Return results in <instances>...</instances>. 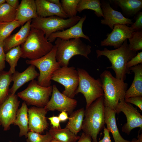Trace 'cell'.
<instances>
[{"mask_svg": "<svg viewBox=\"0 0 142 142\" xmlns=\"http://www.w3.org/2000/svg\"><path fill=\"white\" fill-rule=\"evenodd\" d=\"M116 111L117 114L123 112L126 118L127 122L122 127V131L129 135L134 128L138 127L142 129V115L136 108L126 102L124 99L119 100Z\"/></svg>", "mask_w": 142, "mask_h": 142, "instance_id": "8fae6325", "label": "cell"}, {"mask_svg": "<svg viewBox=\"0 0 142 142\" xmlns=\"http://www.w3.org/2000/svg\"><path fill=\"white\" fill-rule=\"evenodd\" d=\"M109 1L120 7L123 13L128 16H134L142 8V0H112Z\"/></svg>", "mask_w": 142, "mask_h": 142, "instance_id": "cb8c5ba5", "label": "cell"}, {"mask_svg": "<svg viewBox=\"0 0 142 142\" xmlns=\"http://www.w3.org/2000/svg\"><path fill=\"white\" fill-rule=\"evenodd\" d=\"M124 101L126 102L135 105L142 111V96L131 97L124 99Z\"/></svg>", "mask_w": 142, "mask_h": 142, "instance_id": "74e56055", "label": "cell"}, {"mask_svg": "<svg viewBox=\"0 0 142 142\" xmlns=\"http://www.w3.org/2000/svg\"><path fill=\"white\" fill-rule=\"evenodd\" d=\"M97 58L102 56L106 57L111 65L107 68L112 69L115 73V77L124 81L126 75L130 73V70L126 67L127 62L136 55V52L130 49L127 39L120 47L115 49L109 50L105 48L103 50H96Z\"/></svg>", "mask_w": 142, "mask_h": 142, "instance_id": "6da1fadb", "label": "cell"}, {"mask_svg": "<svg viewBox=\"0 0 142 142\" xmlns=\"http://www.w3.org/2000/svg\"><path fill=\"white\" fill-rule=\"evenodd\" d=\"M130 142H139V141L138 139L136 138H133Z\"/></svg>", "mask_w": 142, "mask_h": 142, "instance_id": "7dc6e473", "label": "cell"}, {"mask_svg": "<svg viewBox=\"0 0 142 142\" xmlns=\"http://www.w3.org/2000/svg\"><path fill=\"white\" fill-rule=\"evenodd\" d=\"M50 121V124L53 128H60V122L58 116H53L47 118Z\"/></svg>", "mask_w": 142, "mask_h": 142, "instance_id": "ab89813d", "label": "cell"}, {"mask_svg": "<svg viewBox=\"0 0 142 142\" xmlns=\"http://www.w3.org/2000/svg\"><path fill=\"white\" fill-rule=\"evenodd\" d=\"M51 2L58 5L62 6L61 3L59 0H48Z\"/></svg>", "mask_w": 142, "mask_h": 142, "instance_id": "f6af8a7d", "label": "cell"}, {"mask_svg": "<svg viewBox=\"0 0 142 142\" xmlns=\"http://www.w3.org/2000/svg\"><path fill=\"white\" fill-rule=\"evenodd\" d=\"M6 3L13 7L17 8L19 5L18 0H6Z\"/></svg>", "mask_w": 142, "mask_h": 142, "instance_id": "7bdbcfd3", "label": "cell"}, {"mask_svg": "<svg viewBox=\"0 0 142 142\" xmlns=\"http://www.w3.org/2000/svg\"><path fill=\"white\" fill-rule=\"evenodd\" d=\"M116 114L115 110L105 106V122L106 128L111 133L115 142H130L123 138L119 131L116 121Z\"/></svg>", "mask_w": 142, "mask_h": 142, "instance_id": "603a6c76", "label": "cell"}, {"mask_svg": "<svg viewBox=\"0 0 142 142\" xmlns=\"http://www.w3.org/2000/svg\"><path fill=\"white\" fill-rule=\"evenodd\" d=\"M32 20L27 22L16 33L11 35L4 41V49L7 53L11 49L22 45L27 38L31 28Z\"/></svg>", "mask_w": 142, "mask_h": 142, "instance_id": "ffe728a7", "label": "cell"}, {"mask_svg": "<svg viewBox=\"0 0 142 142\" xmlns=\"http://www.w3.org/2000/svg\"><path fill=\"white\" fill-rule=\"evenodd\" d=\"M134 17L135 22L130 28L135 32L142 31V12L139 11Z\"/></svg>", "mask_w": 142, "mask_h": 142, "instance_id": "d590c367", "label": "cell"}, {"mask_svg": "<svg viewBox=\"0 0 142 142\" xmlns=\"http://www.w3.org/2000/svg\"><path fill=\"white\" fill-rule=\"evenodd\" d=\"M9 142H12L11 141H9Z\"/></svg>", "mask_w": 142, "mask_h": 142, "instance_id": "816d5d0a", "label": "cell"}, {"mask_svg": "<svg viewBox=\"0 0 142 142\" xmlns=\"http://www.w3.org/2000/svg\"><path fill=\"white\" fill-rule=\"evenodd\" d=\"M17 8L6 2L0 5V22H10L15 20Z\"/></svg>", "mask_w": 142, "mask_h": 142, "instance_id": "4dcf8cb0", "label": "cell"}, {"mask_svg": "<svg viewBox=\"0 0 142 142\" xmlns=\"http://www.w3.org/2000/svg\"><path fill=\"white\" fill-rule=\"evenodd\" d=\"M52 87L51 98L44 108L48 111L57 110L71 113L77 105V101L60 92L55 85Z\"/></svg>", "mask_w": 142, "mask_h": 142, "instance_id": "4fadbf2b", "label": "cell"}, {"mask_svg": "<svg viewBox=\"0 0 142 142\" xmlns=\"http://www.w3.org/2000/svg\"><path fill=\"white\" fill-rule=\"evenodd\" d=\"M37 12L39 17H45L56 16L64 19L68 18L62 6L52 3L48 0H35Z\"/></svg>", "mask_w": 142, "mask_h": 142, "instance_id": "ac0fdd59", "label": "cell"}, {"mask_svg": "<svg viewBox=\"0 0 142 142\" xmlns=\"http://www.w3.org/2000/svg\"><path fill=\"white\" fill-rule=\"evenodd\" d=\"M79 77L78 85L76 94L82 93L86 101V109L98 98L104 96L102 83L100 78L95 79L84 69L78 68Z\"/></svg>", "mask_w": 142, "mask_h": 142, "instance_id": "52a82bcc", "label": "cell"}, {"mask_svg": "<svg viewBox=\"0 0 142 142\" xmlns=\"http://www.w3.org/2000/svg\"><path fill=\"white\" fill-rule=\"evenodd\" d=\"M86 18V16L84 15L81 18L77 23L73 26L63 30L52 33L48 38V41L52 43L57 38L67 40L83 38L91 42L89 37L84 34L82 30L83 24Z\"/></svg>", "mask_w": 142, "mask_h": 142, "instance_id": "e0dca14e", "label": "cell"}, {"mask_svg": "<svg viewBox=\"0 0 142 142\" xmlns=\"http://www.w3.org/2000/svg\"><path fill=\"white\" fill-rule=\"evenodd\" d=\"M49 132L58 142H77L80 137L66 127L57 129L52 127Z\"/></svg>", "mask_w": 142, "mask_h": 142, "instance_id": "4316f807", "label": "cell"}, {"mask_svg": "<svg viewBox=\"0 0 142 142\" xmlns=\"http://www.w3.org/2000/svg\"><path fill=\"white\" fill-rule=\"evenodd\" d=\"M23 25L22 23L16 20L10 22H0V40L4 42L15 29Z\"/></svg>", "mask_w": 142, "mask_h": 142, "instance_id": "1f68e13d", "label": "cell"}, {"mask_svg": "<svg viewBox=\"0 0 142 142\" xmlns=\"http://www.w3.org/2000/svg\"><path fill=\"white\" fill-rule=\"evenodd\" d=\"M142 63V52H138L136 55L131 59L127 63L126 67L128 69Z\"/></svg>", "mask_w": 142, "mask_h": 142, "instance_id": "8d00e7d4", "label": "cell"}, {"mask_svg": "<svg viewBox=\"0 0 142 142\" xmlns=\"http://www.w3.org/2000/svg\"><path fill=\"white\" fill-rule=\"evenodd\" d=\"M134 32L126 25H115L112 31L108 33L106 38L100 42V45L112 46L118 48L122 45L126 40L131 37Z\"/></svg>", "mask_w": 142, "mask_h": 142, "instance_id": "5bb4252c", "label": "cell"}, {"mask_svg": "<svg viewBox=\"0 0 142 142\" xmlns=\"http://www.w3.org/2000/svg\"><path fill=\"white\" fill-rule=\"evenodd\" d=\"M58 116L60 121L62 122L65 121L69 118L67 113L65 111L61 112Z\"/></svg>", "mask_w": 142, "mask_h": 142, "instance_id": "ee69618b", "label": "cell"}, {"mask_svg": "<svg viewBox=\"0 0 142 142\" xmlns=\"http://www.w3.org/2000/svg\"><path fill=\"white\" fill-rule=\"evenodd\" d=\"M48 111L44 107L32 106L28 109V127L30 131L42 133L48 127L46 115Z\"/></svg>", "mask_w": 142, "mask_h": 142, "instance_id": "2e32d148", "label": "cell"}, {"mask_svg": "<svg viewBox=\"0 0 142 142\" xmlns=\"http://www.w3.org/2000/svg\"><path fill=\"white\" fill-rule=\"evenodd\" d=\"M27 105L24 101L21 107L17 113L16 117L13 124L17 125L19 129V136L21 137L25 136L27 138V134L29 130L28 127V120Z\"/></svg>", "mask_w": 142, "mask_h": 142, "instance_id": "d4e9b609", "label": "cell"}, {"mask_svg": "<svg viewBox=\"0 0 142 142\" xmlns=\"http://www.w3.org/2000/svg\"><path fill=\"white\" fill-rule=\"evenodd\" d=\"M6 2V0H0V5Z\"/></svg>", "mask_w": 142, "mask_h": 142, "instance_id": "c3c4849f", "label": "cell"}, {"mask_svg": "<svg viewBox=\"0 0 142 142\" xmlns=\"http://www.w3.org/2000/svg\"><path fill=\"white\" fill-rule=\"evenodd\" d=\"M5 55L4 49V42L0 40V73L5 67Z\"/></svg>", "mask_w": 142, "mask_h": 142, "instance_id": "f35d334b", "label": "cell"}, {"mask_svg": "<svg viewBox=\"0 0 142 142\" xmlns=\"http://www.w3.org/2000/svg\"><path fill=\"white\" fill-rule=\"evenodd\" d=\"M100 2L104 18L101 20V24L108 25L112 30L116 24H133L132 19L125 17L120 12L113 9L109 1L102 0Z\"/></svg>", "mask_w": 142, "mask_h": 142, "instance_id": "9a60e30c", "label": "cell"}, {"mask_svg": "<svg viewBox=\"0 0 142 142\" xmlns=\"http://www.w3.org/2000/svg\"><path fill=\"white\" fill-rule=\"evenodd\" d=\"M104 92L105 106L115 110L119 100L124 99L128 84L105 70L100 75Z\"/></svg>", "mask_w": 142, "mask_h": 142, "instance_id": "3957f363", "label": "cell"}, {"mask_svg": "<svg viewBox=\"0 0 142 142\" xmlns=\"http://www.w3.org/2000/svg\"><path fill=\"white\" fill-rule=\"evenodd\" d=\"M39 73L36 70L35 67L30 65L22 72L17 71L12 74L13 84L9 90V93L14 94L17 90L26 83L31 81L38 77Z\"/></svg>", "mask_w": 142, "mask_h": 142, "instance_id": "d6986e66", "label": "cell"}, {"mask_svg": "<svg viewBox=\"0 0 142 142\" xmlns=\"http://www.w3.org/2000/svg\"><path fill=\"white\" fill-rule=\"evenodd\" d=\"M81 18L79 16L68 19L56 16L45 17H38L32 19L31 27L43 31L47 39L52 33L63 30L75 25Z\"/></svg>", "mask_w": 142, "mask_h": 142, "instance_id": "ba28073f", "label": "cell"}, {"mask_svg": "<svg viewBox=\"0 0 142 142\" xmlns=\"http://www.w3.org/2000/svg\"><path fill=\"white\" fill-rule=\"evenodd\" d=\"M20 103L17 95L9 93L0 104V122L4 131L9 130L11 125L13 124Z\"/></svg>", "mask_w": 142, "mask_h": 142, "instance_id": "7c38bea8", "label": "cell"}, {"mask_svg": "<svg viewBox=\"0 0 142 142\" xmlns=\"http://www.w3.org/2000/svg\"><path fill=\"white\" fill-rule=\"evenodd\" d=\"M52 90V86L47 87L40 86L34 79L31 81L26 89L18 93L17 95L27 105L44 107L49 101Z\"/></svg>", "mask_w": 142, "mask_h": 142, "instance_id": "9c48e42d", "label": "cell"}, {"mask_svg": "<svg viewBox=\"0 0 142 142\" xmlns=\"http://www.w3.org/2000/svg\"><path fill=\"white\" fill-rule=\"evenodd\" d=\"M35 0H22L17 8L15 20L23 25L38 17Z\"/></svg>", "mask_w": 142, "mask_h": 142, "instance_id": "44dd1931", "label": "cell"}, {"mask_svg": "<svg viewBox=\"0 0 142 142\" xmlns=\"http://www.w3.org/2000/svg\"><path fill=\"white\" fill-rule=\"evenodd\" d=\"M12 74L8 72L0 73V104L6 99L9 93V86L12 82Z\"/></svg>", "mask_w": 142, "mask_h": 142, "instance_id": "83f0119b", "label": "cell"}, {"mask_svg": "<svg viewBox=\"0 0 142 142\" xmlns=\"http://www.w3.org/2000/svg\"><path fill=\"white\" fill-rule=\"evenodd\" d=\"M129 69L134 73V78L131 85L126 91L124 99L142 96V63L131 67Z\"/></svg>", "mask_w": 142, "mask_h": 142, "instance_id": "7402d4cb", "label": "cell"}, {"mask_svg": "<svg viewBox=\"0 0 142 142\" xmlns=\"http://www.w3.org/2000/svg\"><path fill=\"white\" fill-rule=\"evenodd\" d=\"M1 125V123H0V126Z\"/></svg>", "mask_w": 142, "mask_h": 142, "instance_id": "f907efd6", "label": "cell"}, {"mask_svg": "<svg viewBox=\"0 0 142 142\" xmlns=\"http://www.w3.org/2000/svg\"><path fill=\"white\" fill-rule=\"evenodd\" d=\"M21 46V57L36 59L45 55L53 49L54 45L45 37L42 31L31 28L25 42Z\"/></svg>", "mask_w": 142, "mask_h": 142, "instance_id": "277c9868", "label": "cell"}, {"mask_svg": "<svg viewBox=\"0 0 142 142\" xmlns=\"http://www.w3.org/2000/svg\"><path fill=\"white\" fill-rule=\"evenodd\" d=\"M79 0H62V7L69 18L76 16L77 7Z\"/></svg>", "mask_w": 142, "mask_h": 142, "instance_id": "d6a6232c", "label": "cell"}, {"mask_svg": "<svg viewBox=\"0 0 142 142\" xmlns=\"http://www.w3.org/2000/svg\"><path fill=\"white\" fill-rule=\"evenodd\" d=\"M85 112L84 108H82L72 112L69 117L65 127L76 135L82 129Z\"/></svg>", "mask_w": 142, "mask_h": 142, "instance_id": "484cf974", "label": "cell"}, {"mask_svg": "<svg viewBox=\"0 0 142 142\" xmlns=\"http://www.w3.org/2000/svg\"><path fill=\"white\" fill-rule=\"evenodd\" d=\"M104 96L96 100L85 110L82 130L89 135L93 142H97V136L105 126Z\"/></svg>", "mask_w": 142, "mask_h": 142, "instance_id": "7a4b0ae2", "label": "cell"}, {"mask_svg": "<svg viewBox=\"0 0 142 142\" xmlns=\"http://www.w3.org/2000/svg\"><path fill=\"white\" fill-rule=\"evenodd\" d=\"M51 80L64 86L63 94L72 98L74 97L79 82L78 73L74 67H61L54 73Z\"/></svg>", "mask_w": 142, "mask_h": 142, "instance_id": "30bf717a", "label": "cell"}, {"mask_svg": "<svg viewBox=\"0 0 142 142\" xmlns=\"http://www.w3.org/2000/svg\"><path fill=\"white\" fill-rule=\"evenodd\" d=\"M90 136L87 134L83 133L77 142H92Z\"/></svg>", "mask_w": 142, "mask_h": 142, "instance_id": "b9f144b4", "label": "cell"}, {"mask_svg": "<svg viewBox=\"0 0 142 142\" xmlns=\"http://www.w3.org/2000/svg\"><path fill=\"white\" fill-rule=\"evenodd\" d=\"M56 47V58L60 67H67L72 57L80 55L89 59L91 47L84 43L80 38L65 40L59 38L55 41Z\"/></svg>", "mask_w": 142, "mask_h": 142, "instance_id": "5b68a950", "label": "cell"}, {"mask_svg": "<svg viewBox=\"0 0 142 142\" xmlns=\"http://www.w3.org/2000/svg\"><path fill=\"white\" fill-rule=\"evenodd\" d=\"M104 136L103 139L97 142H112L110 139L109 132L105 127L104 129Z\"/></svg>", "mask_w": 142, "mask_h": 142, "instance_id": "60d3db41", "label": "cell"}, {"mask_svg": "<svg viewBox=\"0 0 142 142\" xmlns=\"http://www.w3.org/2000/svg\"><path fill=\"white\" fill-rule=\"evenodd\" d=\"M22 54L21 46H18L10 49L6 53L5 61L9 64L10 68L9 72L12 74L16 71L15 67Z\"/></svg>", "mask_w": 142, "mask_h": 142, "instance_id": "f546056e", "label": "cell"}, {"mask_svg": "<svg viewBox=\"0 0 142 142\" xmlns=\"http://www.w3.org/2000/svg\"><path fill=\"white\" fill-rule=\"evenodd\" d=\"M26 142H50L53 139L49 132L44 135L32 131L27 134Z\"/></svg>", "mask_w": 142, "mask_h": 142, "instance_id": "836d02e7", "label": "cell"}, {"mask_svg": "<svg viewBox=\"0 0 142 142\" xmlns=\"http://www.w3.org/2000/svg\"><path fill=\"white\" fill-rule=\"evenodd\" d=\"M138 139L139 142H142V134L140 135H138Z\"/></svg>", "mask_w": 142, "mask_h": 142, "instance_id": "bcb514c9", "label": "cell"}, {"mask_svg": "<svg viewBox=\"0 0 142 142\" xmlns=\"http://www.w3.org/2000/svg\"><path fill=\"white\" fill-rule=\"evenodd\" d=\"M56 47L54 45L51 50L42 57L36 59L27 60L28 64L34 65L39 71L37 81L39 85L48 87L51 85V79L54 73L61 67L56 58Z\"/></svg>", "mask_w": 142, "mask_h": 142, "instance_id": "8992f818", "label": "cell"}, {"mask_svg": "<svg viewBox=\"0 0 142 142\" xmlns=\"http://www.w3.org/2000/svg\"><path fill=\"white\" fill-rule=\"evenodd\" d=\"M50 142H58L55 140L53 139Z\"/></svg>", "mask_w": 142, "mask_h": 142, "instance_id": "681fc988", "label": "cell"}, {"mask_svg": "<svg viewBox=\"0 0 142 142\" xmlns=\"http://www.w3.org/2000/svg\"><path fill=\"white\" fill-rule=\"evenodd\" d=\"M128 39L130 50L137 52L142 49V31L134 32L131 37Z\"/></svg>", "mask_w": 142, "mask_h": 142, "instance_id": "e575fe53", "label": "cell"}, {"mask_svg": "<svg viewBox=\"0 0 142 142\" xmlns=\"http://www.w3.org/2000/svg\"><path fill=\"white\" fill-rule=\"evenodd\" d=\"M85 9H90L94 11L98 17H103L99 0H79L77 7V11L79 13Z\"/></svg>", "mask_w": 142, "mask_h": 142, "instance_id": "f1b7e54d", "label": "cell"}]
</instances>
